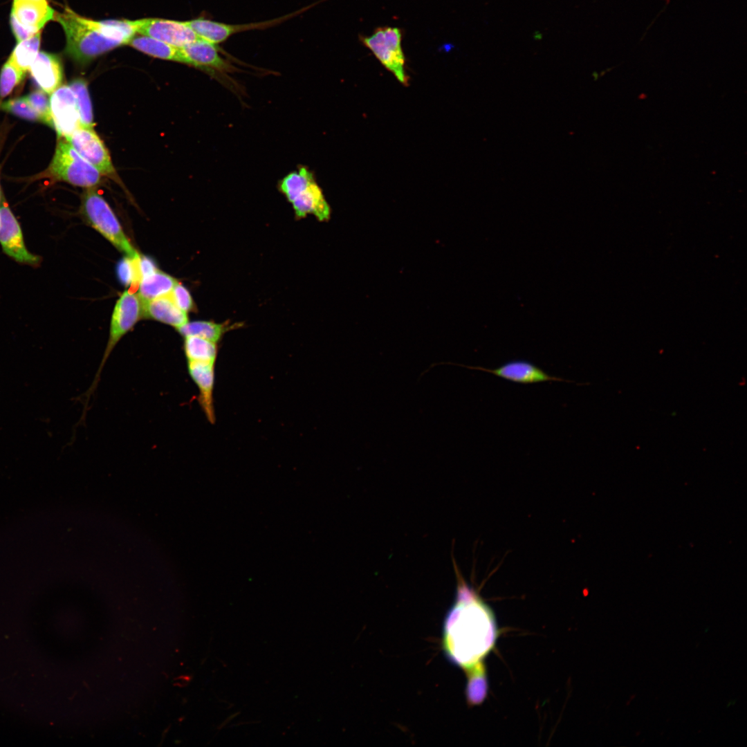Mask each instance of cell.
<instances>
[{"label":"cell","mask_w":747,"mask_h":747,"mask_svg":"<svg viewBox=\"0 0 747 747\" xmlns=\"http://www.w3.org/2000/svg\"><path fill=\"white\" fill-rule=\"evenodd\" d=\"M457 578L456 598L444 622L443 647L469 678L486 672L482 661L495 645L497 626L491 608L460 575Z\"/></svg>","instance_id":"obj_1"},{"label":"cell","mask_w":747,"mask_h":747,"mask_svg":"<svg viewBox=\"0 0 747 747\" xmlns=\"http://www.w3.org/2000/svg\"><path fill=\"white\" fill-rule=\"evenodd\" d=\"M66 36V54L80 64L122 45L136 34L131 20L97 21L66 8L55 15Z\"/></svg>","instance_id":"obj_2"},{"label":"cell","mask_w":747,"mask_h":747,"mask_svg":"<svg viewBox=\"0 0 747 747\" xmlns=\"http://www.w3.org/2000/svg\"><path fill=\"white\" fill-rule=\"evenodd\" d=\"M278 189L292 204L298 219L312 214L320 221L329 219L331 208L308 167L301 165L287 174L279 181Z\"/></svg>","instance_id":"obj_3"},{"label":"cell","mask_w":747,"mask_h":747,"mask_svg":"<svg viewBox=\"0 0 747 747\" xmlns=\"http://www.w3.org/2000/svg\"><path fill=\"white\" fill-rule=\"evenodd\" d=\"M80 212L90 226L127 257L134 259L139 255L131 244L113 211L94 187L88 188L84 192Z\"/></svg>","instance_id":"obj_4"},{"label":"cell","mask_w":747,"mask_h":747,"mask_svg":"<svg viewBox=\"0 0 747 747\" xmlns=\"http://www.w3.org/2000/svg\"><path fill=\"white\" fill-rule=\"evenodd\" d=\"M48 173L55 180L86 189L93 188L100 184L102 176L64 138H59Z\"/></svg>","instance_id":"obj_5"},{"label":"cell","mask_w":747,"mask_h":747,"mask_svg":"<svg viewBox=\"0 0 747 747\" xmlns=\"http://www.w3.org/2000/svg\"><path fill=\"white\" fill-rule=\"evenodd\" d=\"M322 1L323 0H320L295 11L261 21L228 24L213 21L204 17H199L186 21V23L200 39L219 45L228 40L230 37L239 33L250 30H266L277 26L302 15Z\"/></svg>","instance_id":"obj_6"},{"label":"cell","mask_w":747,"mask_h":747,"mask_svg":"<svg viewBox=\"0 0 747 747\" xmlns=\"http://www.w3.org/2000/svg\"><path fill=\"white\" fill-rule=\"evenodd\" d=\"M402 30L396 27H379L369 36H360L381 64L402 84H407L405 57L402 48Z\"/></svg>","instance_id":"obj_7"},{"label":"cell","mask_w":747,"mask_h":747,"mask_svg":"<svg viewBox=\"0 0 747 747\" xmlns=\"http://www.w3.org/2000/svg\"><path fill=\"white\" fill-rule=\"evenodd\" d=\"M140 318H142V304L140 298L132 290H125L114 306L107 344L94 380L86 392L87 402L97 387L104 365L114 347L122 338L133 329Z\"/></svg>","instance_id":"obj_8"},{"label":"cell","mask_w":747,"mask_h":747,"mask_svg":"<svg viewBox=\"0 0 747 747\" xmlns=\"http://www.w3.org/2000/svg\"><path fill=\"white\" fill-rule=\"evenodd\" d=\"M180 48L181 63L194 66L221 81H231L230 74L239 71L219 45L199 39Z\"/></svg>","instance_id":"obj_9"},{"label":"cell","mask_w":747,"mask_h":747,"mask_svg":"<svg viewBox=\"0 0 747 747\" xmlns=\"http://www.w3.org/2000/svg\"><path fill=\"white\" fill-rule=\"evenodd\" d=\"M71 147L102 175L119 181V178L104 142L93 129L80 127L65 138Z\"/></svg>","instance_id":"obj_10"},{"label":"cell","mask_w":747,"mask_h":747,"mask_svg":"<svg viewBox=\"0 0 747 747\" xmlns=\"http://www.w3.org/2000/svg\"><path fill=\"white\" fill-rule=\"evenodd\" d=\"M136 33L148 36L176 48L184 47L200 39L186 21L160 18L131 20Z\"/></svg>","instance_id":"obj_11"},{"label":"cell","mask_w":747,"mask_h":747,"mask_svg":"<svg viewBox=\"0 0 747 747\" xmlns=\"http://www.w3.org/2000/svg\"><path fill=\"white\" fill-rule=\"evenodd\" d=\"M0 244L6 255L19 263L37 266L41 261L26 247L21 226L3 198L0 203Z\"/></svg>","instance_id":"obj_12"},{"label":"cell","mask_w":747,"mask_h":747,"mask_svg":"<svg viewBox=\"0 0 747 747\" xmlns=\"http://www.w3.org/2000/svg\"><path fill=\"white\" fill-rule=\"evenodd\" d=\"M50 109L59 138H66L80 127L75 94L69 85H62L50 94Z\"/></svg>","instance_id":"obj_13"},{"label":"cell","mask_w":747,"mask_h":747,"mask_svg":"<svg viewBox=\"0 0 747 747\" xmlns=\"http://www.w3.org/2000/svg\"><path fill=\"white\" fill-rule=\"evenodd\" d=\"M466 367L490 373L506 380L522 385L548 381L569 382L562 378L548 374L537 365L526 360H510L494 369L481 367L466 366Z\"/></svg>","instance_id":"obj_14"},{"label":"cell","mask_w":747,"mask_h":747,"mask_svg":"<svg viewBox=\"0 0 747 747\" xmlns=\"http://www.w3.org/2000/svg\"><path fill=\"white\" fill-rule=\"evenodd\" d=\"M215 363L187 361V371L199 389V403L207 419L215 421L213 390Z\"/></svg>","instance_id":"obj_15"},{"label":"cell","mask_w":747,"mask_h":747,"mask_svg":"<svg viewBox=\"0 0 747 747\" xmlns=\"http://www.w3.org/2000/svg\"><path fill=\"white\" fill-rule=\"evenodd\" d=\"M19 24L38 33L55 18V11L47 1L13 0L11 14Z\"/></svg>","instance_id":"obj_16"},{"label":"cell","mask_w":747,"mask_h":747,"mask_svg":"<svg viewBox=\"0 0 747 747\" xmlns=\"http://www.w3.org/2000/svg\"><path fill=\"white\" fill-rule=\"evenodd\" d=\"M29 71L34 82L48 95L61 86L63 69L60 59L56 55L39 52Z\"/></svg>","instance_id":"obj_17"},{"label":"cell","mask_w":747,"mask_h":747,"mask_svg":"<svg viewBox=\"0 0 747 747\" xmlns=\"http://www.w3.org/2000/svg\"><path fill=\"white\" fill-rule=\"evenodd\" d=\"M142 304V318L154 320L178 329L188 322L187 313L179 308L169 295Z\"/></svg>","instance_id":"obj_18"},{"label":"cell","mask_w":747,"mask_h":747,"mask_svg":"<svg viewBox=\"0 0 747 747\" xmlns=\"http://www.w3.org/2000/svg\"><path fill=\"white\" fill-rule=\"evenodd\" d=\"M177 282L173 277L156 270L141 279L137 295L141 302L169 295Z\"/></svg>","instance_id":"obj_19"},{"label":"cell","mask_w":747,"mask_h":747,"mask_svg":"<svg viewBox=\"0 0 747 747\" xmlns=\"http://www.w3.org/2000/svg\"><path fill=\"white\" fill-rule=\"evenodd\" d=\"M127 45L149 56L181 63L180 48L158 39L145 35L136 36L135 35Z\"/></svg>","instance_id":"obj_20"},{"label":"cell","mask_w":747,"mask_h":747,"mask_svg":"<svg viewBox=\"0 0 747 747\" xmlns=\"http://www.w3.org/2000/svg\"><path fill=\"white\" fill-rule=\"evenodd\" d=\"M234 325L228 322L216 323L213 321L197 320L187 322L176 329L182 337L196 336L218 343L224 334L233 329Z\"/></svg>","instance_id":"obj_21"},{"label":"cell","mask_w":747,"mask_h":747,"mask_svg":"<svg viewBox=\"0 0 747 747\" xmlns=\"http://www.w3.org/2000/svg\"><path fill=\"white\" fill-rule=\"evenodd\" d=\"M183 349L187 361L216 362L217 343L196 336H187L184 337Z\"/></svg>","instance_id":"obj_22"},{"label":"cell","mask_w":747,"mask_h":747,"mask_svg":"<svg viewBox=\"0 0 747 747\" xmlns=\"http://www.w3.org/2000/svg\"><path fill=\"white\" fill-rule=\"evenodd\" d=\"M40 41L41 35L38 33L29 39L18 42L8 59L26 73L39 53Z\"/></svg>","instance_id":"obj_23"},{"label":"cell","mask_w":747,"mask_h":747,"mask_svg":"<svg viewBox=\"0 0 747 747\" xmlns=\"http://www.w3.org/2000/svg\"><path fill=\"white\" fill-rule=\"evenodd\" d=\"M69 86L73 91L76 98L80 113V127L93 129L92 104L86 82L83 79H75L69 84Z\"/></svg>","instance_id":"obj_24"},{"label":"cell","mask_w":747,"mask_h":747,"mask_svg":"<svg viewBox=\"0 0 747 747\" xmlns=\"http://www.w3.org/2000/svg\"><path fill=\"white\" fill-rule=\"evenodd\" d=\"M26 72L18 68L9 59L3 65L0 73V98L8 96L21 82Z\"/></svg>","instance_id":"obj_25"},{"label":"cell","mask_w":747,"mask_h":747,"mask_svg":"<svg viewBox=\"0 0 747 747\" xmlns=\"http://www.w3.org/2000/svg\"><path fill=\"white\" fill-rule=\"evenodd\" d=\"M137 257H124L118 263L116 267L119 280L122 284L130 288L138 287L141 279L136 263Z\"/></svg>","instance_id":"obj_26"},{"label":"cell","mask_w":747,"mask_h":747,"mask_svg":"<svg viewBox=\"0 0 747 747\" xmlns=\"http://www.w3.org/2000/svg\"><path fill=\"white\" fill-rule=\"evenodd\" d=\"M0 109L25 120L42 122L40 116L33 109L25 96L1 102Z\"/></svg>","instance_id":"obj_27"},{"label":"cell","mask_w":747,"mask_h":747,"mask_svg":"<svg viewBox=\"0 0 747 747\" xmlns=\"http://www.w3.org/2000/svg\"><path fill=\"white\" fill-rule=\"evenodd\" d=\"M33 109L40 116L42 122L53 127L50 114V99L47 93L40 90H35L25 96Z\"/></svg>","instance_id":"obj_28"},{"label":"cell","mask_w":747,"mask_h":747,"mask_svg":"<svg viewBox=\"0 0 747 747\" xmlns=\"http://www.w3.org/2000/svg\"><path fill=\"white\" fill-rule=\"evenodd\" d=\"M169 296L182 311L188 313L195 308V304L189 290L180 282L173 288Z\"/></svg>","instance_id":"obj_29"},{"label":"cell","mask_w":747,"mask_h":747,"mask_svg":"<svg viewBox=\"0 0 747 747\" xmlns=\"http://www.w3.org/2000/svg\"><path fill=\"white\" fill-rule=\"evenodd\" d=\"M10 23L13 35H15L18 42L29 39L37 34L22 26L11 15L10 18Z\"/></svg>","instance_id":"obj_30"},{"label":"cell","mask_w":747,"mask_h":747,"mask_svg":"<svg viewBox=\"0 0 747 747\" xmlns=\"http://www.w3.org/2000/svg\"><path fill=\"white\" fill-rule=\"evenodd\" d=\"M136 263L141 279L158 270L154 261L146 256L139 255L136 258Z\"/></svg>","instance_id":"obj_31"},{"label":"cell","mask_w":747,"mask_h":747,"mask_svg":"<svg viewBox=\"0 0 747 747\" xmlns=\"http://www.w3.org/2000/svg\"><path fill=\"white\" fill-rule=\"evenodd\" d=\"M1 189H0V203H1Z\"/></svg>","instance_id":"obj_32"},{"label":"cell","mask_w":747,"mask_h":747,"mask_svg":"<svg viewBox=\"0 0 747 747\" xmlns=\"http://www.w3.org/2000/svg\"><path fill=\"white\" fill-rule=\"evenodd\" d=\"M37 1H46V0H37Z\"/></svg>","instance_id":"obj_33"}]
</instances>
